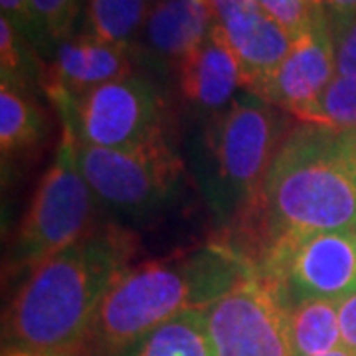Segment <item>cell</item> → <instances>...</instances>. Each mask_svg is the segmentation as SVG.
Instances as JSON below:
<instances>
[{
  "mask_svg": "<svg viewBox=\"0 0 356 356\" xmlns=\"http://www.w3.org/2000/svg\"><path fill=\"white\" fill-rule=\"evenodd\" d=\"M280 127L275 105L245 91L204 129L198 177L220 220H234L259 198L280 149Z\"/></svg>",
  "mask_w": 356,
  "mask_h": 356,
  "instance_id": "cell-4",
  "label": "cell"
},
{
  "mask_svg": "<svg viewBox=\"0 0 356 356\" xmlns=\"http://www.w3.org/2000/svg\"><path fill=\"white\" fill-rule=\"evenodd\" d=\"M339 325L343 346L356 356V293L339 303Z\"/></svg>",
  "mask_w": 356,
  "mask_h": 356,
  "instance_id": "cell-25",
  "label": "cell"
},
{
  "mask_svg": "<svg viewBox=\"0 0 356 356\" xmlns=\"http://www.w3.org/2000/svg\"><path fill=\"white\" fill-rule=\"evenodd\" d=\"M62 121L81 145L133 149L163 139V99L149 79L131 74L81 95Z\"/></svg>",
  "mask_w": 356,
  "mask_h": 356,
  "instance_id": "cell-8",
  "label": "cell"
},
{
  "mask_svg": "<svg viewBox=\"0 0 356 356\" xmlns=\"http://www.w3.org/2000/svg\"><path fill=\"white\" fill-rule=\"evenodd\" d=\"M343 140L346 151L350 154V159L356 163V131H346V133H343Z\"/></svg>",
  "mask_w": 356,
  "mask_h": 356,
  "instance_id": "cell-28",
  "label": "cell"
},
{
  "mask_svg": "<svg viewBox=\"0 0 356 356\" xmlns=\"http://www.w3.org/2000/svg\"><path fill=\"white\" fill-rule=\"evenodd\" d=\"M257 280L287 309L309 299L341 303L356 293L355 229L281 236L257 267Z\"/></svg>",
  "mask_w": 356,
  "mask_h": 356,
  "instance_id": "cell-6",
  "label": "cell"
},
{
  "mask_svg": "<svg viewBox=\"0 0 356 356\" xmlns=\"http://www.w3.org/2000/svg\"><path fill=\"white\" fill-rule=\"evenodd\" d=\"M0 6H2V16L13 22L22 38H28L30 42L40 44V46L46 42L42 32H40L38 22L34 18L30 0H0Z\"/></svg>",
  "mask_w": 356,
  "mask_h": 356,
  "instance_id": "cell-24",
  "label": "cell"
},
{
  "mask_svg": "<svg viewBox=\"0 0 356 356\" xmlns=\"http://www.w3.org/2000/svg\"><path fill=\"white\" fill-rule=\"evenodd\" d=\"M178 83L186 102L202 109H224L243 88L242 67L222 26L214 24L208 38L178 62Z\"/></svg>",
  "mask_w": 356,
  "mask_h": 356,
  "instance_id": "cell-13",
  "label": "cell"
},
{
  "mask_svg": "<svg viewBox=\"0 0 356 356\" xmlns=\"http://www.w3.org/2000/svg\"><path fill=\"white\" fill-rule=\"evenodd\" d=\"M117 356H212L204 309L178 313Z\"/></svg>",
  "mask_w": 356,
  "mask_h": 356,
  "instance_id": "cell-15",
  "label": "cell"
},
{
  "mask_svg": "<svg viewBox=\"0 0 356 356\" xmlns=\"http://www.w3.org/2000/svg\"><path fill=\"white\" fill-rule=\"evenodd\" d=\"M204 321L212 356H295L287 307L257 277L206 307Z\"/></svg>",
  "mask_w": 356,
  "mask_h": 356,
  "instance_id": "cell-9",
  "label": "cell"
},
{
  "mask_svg": "<svg viewBox=\"0 0 356 356\" xmlns=\"http://www.w3.org/2000/svg\"><path fill=\"white\" fill-rule=\"evenodd\" d=\"M321 8H329L334 18H353L356 16V0H311Z\"/></svg>",
  "mask_w": 356,
  "mask_h": 356,
  "instance_id": "cell-26",
  "label": "cell"
},
{
  "mask_svg": "<svg viewBox=\"0 0 356 356\" xmlns=\"http://www.w3.org/2000/svg\"><path fill=\"white\" fill-rule=\"evenodd\" d=\"M24 38L14 28L8 18H0V72L2 83L24 89L26 79V51L22 48Z\"/></svg>",
  "mask_w": 356,
  "mask_h": 356,
  "instance_id": "cell-22",
  "label": "cell"
},
{
  "mask_svg": "<svg viewBox=\"0 0 356 356\" xmlns=\"http://www.w3.org/2000/svg\"><path fill=\"white\" fill-rule=\"evenodd\" d=\"M355 234H356V226H355Z\"/></svg>",
  "mask_w": 356,
  "mask_h": 356,
  "instance_id": "cell-30",
  "label": "cell"
},
{
  "mask_svg": "<svg viewBox=\"0 0 356 356\" xmlns=\"http://www.w3.org/2000/svg\"><path fill=\"white\" fill-rule=\"evenodd\" d=\"M287 323L295 356H318L344 348L337 301H301L287 309Z\"/></svg>",
  "mask_w": 356,
  "mask_h": 356,
  "instance_id": "cell-16",
  "label": "cell"
},
{
  "mask_svg": "<svg viewBox=\"0 0 356 356\" xmlns=\"http://www.w3.org/2000/svg\"><path fill=\"white\" fill-rule=\"evenodd\" d=\"M318 356H355L353 353H348L346 348H337L332 353H327V355H318Z\"/></svg>",
  "mask_w": 356,
  "mask_h": 356,
  "instance_id": "cell-29",
  "label": "cell"
},
{
  "mask_svg": "<svg viewBox=\"0 0 356 356\" xmlns=\"http://www.w3.org/2000/svg\"><path fill=\"white\" fill-rule=\"evenodd\" d=\"M216 22L238 56L245 91H254L266 81L291 50L293 40L257 0H243L232 6L218 14Z\"/></svg>",
  "mask_w": 356,
  "mask_h": 356,
  "instance_id": "cell-12",
  "label": "cell"
},
{
  "mask_svg": "<svg viewBox=\"0 0 356 356\" xmlns=\"http://www.w3.org/2000/svg\"><path fill=\"white\" fill-rule=\"evenodd\" d=\"M337 50V74L356 77V16L331 22Z\"/></svg>",
  "mask_w": 356,
  "mask_h": 356,
  "instance_id": "cell-23",
  "label": "cell"
},
{
  "mask_svg": "<svg viewBox=\"0 0 356 356\" xmlns=\"http://www.w3.org/2000/svg\"><path fill=\"white\" fill-rule=\"evenodd\" d=\"M257 4L287 32L291 40L305 34L325 14V8L313 4L311 0H257Z\"/></svg>",
  "mask_w": 356,
  "mask_h": 356,
  "instance_id": "cell-21",
  "label": "cell"
},
{
  "mask_svg": "<svg viewBox=\"0 0 356 356\" xmlns=\"http://www.w3.org/2000/svg\"><path fill=\"white\" fill-rule=\"evenodd\" d=\"M214 24L210 0H156L143 32L154 56L180 62L208 38Z\"/></svg>",
  "mask_w": 356,
  "mask_h": 356,
  "instance_id": "cell-14",
  "label": "cell"
},
{
  "mask_svg": "<svg viewBox=\"0 0 356 356\" xmlns=\"http://www.w3.org/2000/svg\"><path fill=\"white\" fill-rule=\"evenodd\" d=\"M125 76H131L127 48L88 34L62 42L51 64L40 67V83L62 119L70 117L81 95Z\"/></svg>",
  "mask_w": 356,
  "mask_h": 356,
  "instance_id": "cell-11",
  "label": "cell"
},
{
  "mask_svg": "<svg viewBox=\"0 0 356 356\" xmlns=\"http://www.w3.org/2000/svg\"><path fill=\"white\" fill-rule=\"evenodd\" d=\"M334 77V36L331 20L323 14L305 34L293 40L291 50L277 70L250 93L301 119Z\"/></svg>",
  "mask_w": 356,
  "mask_h": 356,
  "instance_id": "cell-10",
  "label": "cell"
},
{
  "mask_svg": "<svg viewBox=\"0 0 356 356\" xmlns=\"http://www.w3.org/2000/svg\"><path fill=\"white\" fill-rule=\"evenodd\" d=\"M301 121L339 133L356 131V77L337 74Z\"/></svg>",
  "mask_w": 356,
  "mask_h": 356,
  "instance_id": "cell-19",
  "label": "cell"
},
{
  "mask_svg": "<svg viewBox=\"0 0 356 356\" xmlns=\"http://www.w3.org/2000/svg\"><path fill=\"white\" fill-rule=\"evenodd\" d=\"M271 245L293 232L356 226V163L343 133L303 123L280 145L264 180Z\"/></svg>",
  "mask_w": 356,
  "mask_h": 356,
  "instance_id": "cell-3",
  "label": "cell"
},
{
  "mask_svg": "<svg viewBox=\"0 0 356 356\" xmlns=\"http://www.w3.org/2000/svg\"><path fill=\"white\" fill-rule=\"evenodd\" d=\"M2 356H93L86 350V346L74 350H60V353H36V350H22V348H4Z\"/></svg>",
  "mask_w": 356,
  "mask_h": 356,
  "instance_id": "cell-27",
  "label": "cell"
},
{
  "mask_svg": "<svg viewBox=\"0 0 356 356\" xmlns=\"http://www.w3.org/2000/svg\"><path fill=\"white\" fill-rule=\"evenodd\" d=\"M149 13V0H88V36L127 48L131 40L145 30Z\"/></svg>",
  "mask_w": 356,
  "mask_h": 356,
  "instance_id": "cell-18",
  "label": "cell"
},
{
  "mask_svg": "<svg viewBox=\"0 0 356 356\" xmlns=\"http://www.w3.org/2000/svg\"><path fill=\"white\" fill-rule=\"evenodd\" d=\"M131 254L133 238L109 226L40 264L4 317L8 348L60 353L86 346L103 299L129 271Z\"/></svg>",
  "mask_w": 356,
  "mask_h": 356,
  "instance_id": "cell-1",
  "label": "cell"
},
{
  "mask_svg": "<svg viewBox=\"0 0 356 356\" xmlns=\"http://www.w3.org/2000/svg\"><path fill=\"white\" fill-rule=\"evenodd\" d=\"M30 6L46 42L62 44L72 38L81 0H30Z\"/></svg>",
  "mask_w": 356,
  "mask_h": 356,
  "instance_id": "cell-20",
  "label": "cell"
},
{
  "mask_svg": "<svg viewBox=\"0 0 356 356\" xmlns=\"http://www.w3.org/2000/svg\"><path fill=\"white\" fill-rule=\"evenodd\" d=\"M77 165L97 202L131 218L149 216L163 208L182 178V161L165 137L133 149L77 143Z\"/></svg>",
  "mask_w": 356,
  "mask_h": 356,
  "instance_id": "cell-7",
  "label": "cell"
},
{
  "mask_svg": "<svg viewBox=\"0 0 356 356\" xmlns=\"http://www.w3.org/2000/svg\"><path fill=\"white\" fill-rule=\"evenodd\" d=\"M257 277L254 266L224 243L129 269L107 293L88 341L95 356H117L154 327L188 309H206Z\"/></svg>",
  "mask_w": 356,
  "mask_h": 356,
  "instance_id": "cell-2",
  "label": "cell"
},
{
  "mask_svg": "<svg viewBox=\"0 0 356 356\" xmlns=\"http://www.w3.org/2000/svg\"><path fill=\"white\" fill-rule=\"evenodd\" d=\"M46 131L44 117L24 89L0 83V151L2 156L36 147Z\"/></svg>",
  "mask_w": 356,
  "mask_h": 356,
  "instance_id": "cell-17",
  "label": "cell"
},
{
  "mask_svg": "<svg viewBox=\"0 0 356 356\" xmlns=\"http://www.w3.org/2000/svg\"><path fill=\"white\" fill-rule=\"evenodd\" d=\"M97 198L77 165V139L64 125L58 154L40 180L13 250L14 266L40 264L91 234Z\"/></svg>",
  "mask_w": 356,
  "mask_h": 356,
  "instance_id": "cell-5",
  "label": "cell"
}]
</instances>
